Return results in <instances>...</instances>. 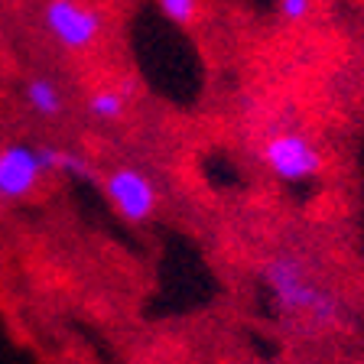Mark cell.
<instances>
[{"label": "cell", "mask_w": 364, "mask_h": 364, "mask_svg": "<svg viewBox=\"0 0 364 364\" xmlns=\"http://www.w3.org/2000/svg\"><path fill=\"white\" fill-rule=\"evenodd\" d=\"M264 283L270 289L273 306L287 316H299V312H309L316 306V299L322 296V287L306 277V267L299 257L293 254H277L264 264Z\"/></svg>", "instance_id": "6da1fadb"}, {"label": "cell", "mask_w": 364, "mask_h": 364, "mask_svg": "<svg viewBox=\"0 0 364 364\" xmlns=\"http://www.w3.org/2000/svg\"><path fill=\"white\" fill-rule=\"evenodd\" d=\"M43 20L49 36L59 46H65L68 53H85L98 43L105 20L95 7H88L85 0H46Z\"/></svg>", "instance_id": "7a4b0ae2"}, {"label": "cell", "mask_w": 364, "mask_h": 364, "mask_svg": "<svg viewBox=\"0 0 364 364\" xmlns=\"http://www.w3.org/2000/svg\"><path fill=\"white\" fill-rule=\"evenodd\" d=\"M264 166L280 182H306L322 173V153L303 134H277L264 144Z\"/></svg>", "instance_id": "3957f363"}, {"label": "cell", "mask_w": 364, "mask_h": 364, "mask_svg": "<svg viewBox=\"0 0 364 364\" xmlns=\"http://www.w3.org/2000/svg\"><path fill=\"white\" fill-rule=\"evenodd\" d=\"M105 196L111 198L117 215H121L124 221H130V225L146 221L153 215V208H156V189H153V182L146 179L140 169H130V166L114 169V173L107 176Z\"/></svg>", "instance_id": "277c9868"}, {"label": "cell", "mask_w": 364, "mask_h": 364, "mask_svg": "<svg viewBox=\"0 0 364 364\" xmlns=\"http://www.w3.org/2000/svg\"><path fill=\"white\" fill-rule=\"evenodd\" d=\"M43 173L46 169L39 163L36 146L7 144L0 150V198H26Z\"/></svg>", "instance_id": "5b68a950"}, {"label": "cell", "mask_w": 364, "mask_h": 364, "mask_svg": "<svg viewBox=\"0 0 364 364\" xmlns=\"http://www.w3.org/2000/svg\"><path fill=\"white\" fill-rule=\"evenodd\" d=\"M23 98L39 117H59L62 114V95L59 85L49 82V78H30L26 88H23Z\"/></svg>", "instance_id": "8992f818"}, {"label": "cell", "mask_w": 364, "mask_h": 364, "mask_svg": "<svg viewBox=\"0 0 364 364\" xmlns=\"http://www.w3.org/2000/svg\"><path fill=\"white\" fill-rule=\"evenodd\" d=\"M36 153L46 173H68V176H78V179H95L88 159L75 156V153L59 150V146H36Z\"/></svg>", "instance_id": "52a82bcc"}, {"label": "cell", "mask_w": 364, "mask_h": 364, "mask_svg": "<svg viewBox=\"0 0 364 364\" xmlns=\"http://www.w3.org/2000/svg\"><path fill=\"white\" fill-rule=\"evenodd\" d=\"M127 111V98L114 88H98L88 98V114L95 121H121Z\"/></svg>", "instance_id": "ba28073f"}, {"label": "cell", "mask_w": 364, "mask_h": 364, "mask_svg": "<svg viewBox=\"0 0 364 364\" xmlns=\"http://www.w3.org/2000/svg\"><path fill=\"white\" fill-rule=\"evenodd\" d=\"M156 4H159V14L166 20L179 23V26H189L198 16V0H156Z\"/></svg>", "instance_id": "9c48e42d"}, {"label": "cell", "mask_w": 364, "mask_h": 364, "mask_svg": "<svg viewBox=\"0 0 364 364\" xmlns=\"http://www.w3.org/2000/svg\"><path fill=\"white\" fill-rule=\"evenodd\" d=\"M306 316H312V322H316V326H335V322H338V316H341V303L335 299L332 293H326V289H322V296H318L316 306H312Z\"/></svg>", "instance_id": "30bf717a"}, {"label": "cell", "mask_w": 364, "mask_h": 364, "mask_svg": "<svg viewBox=\"0 0 364 364\" xmlns=\"http://www.w3.org/2000/svg\"><path fill=\"white\" fill-rule=\"evenodd\" d=\"M277 10H280L283 20L299 23V20H306V16L312 14V0H280V4H277Z\"/></svg>", "instance_id": "8fae6325"}]
</instances>
